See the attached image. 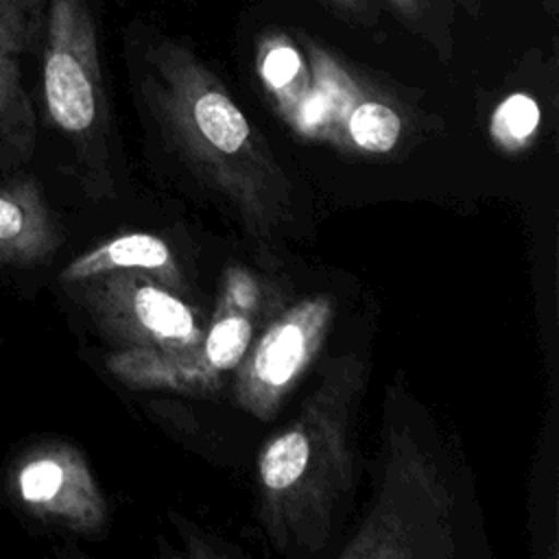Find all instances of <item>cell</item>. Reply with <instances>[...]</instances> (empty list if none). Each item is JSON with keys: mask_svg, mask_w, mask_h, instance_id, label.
<instances>
[{"mask_svg": "<svg viewBox=\"0 0 559 559\" xmlns=\"http://www.w3.org/2000/svg\"><path fill=\"white\" fill-rule=\"evenodd\" d=\"M127 59L138 107L159 138L255 240L295 221V188L223 81L179 39L135 31Z\"/></svg>", "mask_w": 559, "mask_h": 559, "instance_id": "cell-1", "label": "cell"}, {"mask_svg": "<svg viewBox=\"0 0 559 559\" xmlns=\"http://www.w3.org/2000/svg\"><path fill=\"white\" fill-rule=\"evenodd\" d=\"M367 384L360 354L325 362L297 415L258 454V511L273 546L319 552L354 493V424Z\"/></svg>", "mask_w": 559, "mask_h": 559, "instance_id": "cell-2", "label": "cell"}, {"mask_svg": "<svg viewBox=\"0 0 559 559\" xmlns=\"http://www.w3.org/2000/svg\"><path fill=\"white\" fill-rule=\"evenodd\" d=\"M37 81L44 116L68 142L85 194L114 197L111 118L92 0H48Z\"/></svg>", "mask_w": 559, "mask_h": 559, "instance_id": "cell-3", "label": "cell"}, {"mask_svg": "<svg viewBox=\"0 0 559 559\" xmlns=\"http://www.w3.org/2000/svg\"><path fill=\"white\" fill-rule=\"evenodd\" d=\"M454 555V498L437 459L404 424H389L380 487L341 559H445Z\"/></svg>", "mask_w": 559, "mask_h": 559, "instance_id": "cell-4", "label": "cell"}, {"mask_svg": "<svg viewBox=\"0 0 559 559\" xmlns=\"http://www.w3.org/2000/svg\"><path fill=\"white\" fill-rule=\"evenodd\" d=\"M0 496L24 524L72 535H98L109 520L107 498L74 443L35 437L7 452Z\"/></svg>", "mask_w": 559, "mask_h": 559, "instance_id": "cell-5", "label": "cell"}, {"mask_svg": "<svg viewBox=\"0 0 559 559\" xmlns=\"http://www.w3.org/2000/svg\"><path fill=\"white\" fill-rule=\"evenodd\" d=\"M59 288L116 347L173 349L203 338L194 310L144 271H109Z\"/></svg>", "mask_w": 559, "mask_h": 559, "instance_id": "cell-6", "label": "cell"}, {"mask_svg": "<svg viewBox=\"0 0 559 559\" xmlns=\"http://www.w3.org/2000/svg\"><path fill=\"white\" fill-rule=\"evenodd\" d=\"M334 317L330 295H312L284 310L234 369L238 406L258 419H271L319 356Z\"/></svg>", "mask_w": 559, "mask_h": 559, "instance_id": "cell-7", "label": "cell"}, {"mask_svg": "<svg viewBox=\"0 0 559 559\" xmlns=\"http://www.w3.org/2000/svg\"><path fill=\"white\" fill-rule=\"evenodd\" d=\"M249 312L221 301L203 338L173 349L116 347L103 360L105 371L129 389H168L179 393H214L238 367L251 345Z\"/></svg>", "mask_w": 559, "mask_h": 559, "instance_id": "cell-8", "label": "cell"}, {"mask_svg": "<svg viewBox=\"0 0 559 559\" xmlns=\"http://www.w3.org/2000/svg\"><path fill=\"white\" fill-rule=\"evenodd\" d=\"M48 0H0V175L26 170L39 140L28 72L39 63Z\"/></svg>", "mask_w": 559, "mask_h": 559, "instance_id": "cell-9", "label": "cell"}, {"mask_svg": "<svg viewBox=\"0 0 559 559\" xmlns=\"http://www.w3.org/2000/svg\"><path fill=\"white\" fill-rule=\"evenodd\" d=\"M66 245V227L28 170L0 175V280L39 271Z\"/></svg>", "mask_w": 559, "mask_h": 559, "instance_id": "cell-10", "label": "cell"}, {"mask_svg": "<svg viewBox=\"0 0 559 559\" xmlns=\"http://www.w3.org/2000/svg\"><path fill=\"white\" fill-rule=\"evenodd\" d=\"M109 271H144L168 288H183V271L170 247L144 231L118 234L72 258L57 275V284L79 282Z\"/></svg>", "mask_w": 559, "mask_h": 559, "instance_id": "cell-11", "label": "cell"}, {"mask_svg": "<svg viewBox=\"0 0 559 559\" xmlns=\"http://www.w3.org/2000/svg\"><path fill=\"white\" fill-rule=\"evenodd\" d=\"M345 127L356 146L369 153L391 151L402 135L400 114L384 100L360 98V90L345 111Z\"/></svg>", "mask_w": 559, "mask_h": 559, "instance_id": "cell-12", "label": "cell"}, {"mask_svg": "<svg viewBox=\"0 0 559 559\" xmlns=\"http://www.w3.org/2000/svg\"><path fill=\"white\" fill-rule=\"evenodd\" d=\"M393 15L415 35L424 37L443 61L452 55V2L454 0H384Z\"/></svg>", "mask_w": 559, "mask_h": 559, "instance_id": "cell-13", "label": "cell"}, {"mask_svg": "<svg viewBox=\"0 0 559 559\" xmlns=\"http://www.w3.org/2000/svg\"><path fill=\"white\" fill-rule=\"evenodd\" d=\"M539 127V107L528 94L507 96L489 122L491 140L507 153L522 151Z\"/></svg>", "mask_w": 559, "mask_h": 559, "instance_id": "cell-14", "label": "cell"}, {"mask_svg": "<svg viewBox=\"0 0 559 559\" xmlns=\"http://www.w3.org/2000/svg\"><path fill=\"white\" fill-rule=\"evenodd\" d=\"M262 74L273 90L286 92L290 87L293 79L299 74V59H297L295 50L284 46V48H277L271 55H266Z\"/></svg>", "mask_w": 559, "mask_h": 559, "instance_id": "cell-15", "label": "cell"}, {"mask_svg": "<svg viewBox=\"0 0 559 559\" xmlns=\"http://www.w3.org/2000/svg\"><path fill=\"white\" fill-rule=\"evenodd\" d=\"M223 301L236 310L249 312L258 301V286L255 282L242 271H229V280L225 282V297Z\"/></svg>", "mask_w": 559, "mask_h": 559, "instance_id": "cell-16", "label": "cell"}, {"mask_svg": "<svg viewBox=\"0 0 559 559\" xmlns=\"http://www.w3.org/2000/svg\"><path fill=\"white\" fill-rule=\"evenodd\" d=\"M338 15L352 22L369 24L371 22V4L365 0H325Z\"/></svg>", "mask_w": 559, "mask_h": 559, "instance_id": "cell-17", "label": "cell"}, {"mask_svg": "<svg viewBox=\"0 0 559 559\" xmlns=\"http://www.w3.org/2000/svg\"><path fill=\"white\" fill-rule=\"evenodd\" d=\"M544 2H546L548 11H555V4H557V0H544Z\"/></svg>", "mask_w": 559, "mask_h": 559, "instance_id": "cell-18", "label": "cell"}]
</instances>
